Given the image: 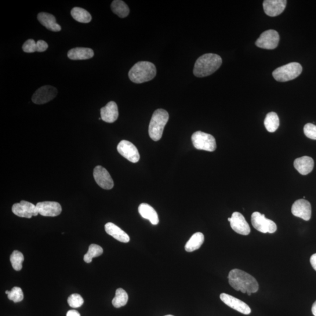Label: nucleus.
<instances>
[{"mask_svg": "<svg viewBox=\"0 0 316 316\" xmlns=\"http://www.w3.org/2000/svg\"><path fill=\"white\" fill-rule=\"evenodd\" d=\"M264 125L268 132H276L279 126V118L277 114L274 112H269L265 117Z\"/></svg>", "mask_w": 316, "mask_h": 316, "instance_id": "27", "label": "nucleus"}, {"mask_svg": "<svg viewBox=\"0 0 316 316\" xmlns=\"http://www.w3.org/2000/svg\"><path fill=\"white\" fill-rule=\"evenodd\" d=\"M93 176L100 187L105 190L111 189L114 187V181L107 170L101 166H97L94 169Z\"/></svg>", "mask_w": 316, "mask_h": 316, "instance_id": "13", "label": "nucleus"}, {"mask_svg": "<svg viewBox=\"0 0 316 316\" xmlns=\"http://www.w3.org/2000/svg\"><path fill=\"white\" fill-rule=\"evenodd\" d=\"M222 64V59L217 54L206 53L199 57L195 64L194 74L204 78L214 74Z\"/></svg>", "mask_w": 316, "mask_h": 316, "instance_id": "2", "label": "nucleus"}, {"mask_svg": "<svg viewBox=\"0 0 316 316\" xmlns=\"http://www.w3.org/2000/svg\"><path fill=\"white\" fill-rule=\"evenodd\" d=\"M139 212L142 217L150 221L152 224L157 225L159 223L158 213L150 205L142 203L139 206Z\"/></svg>", "mask_w": 316, "mask_h": 316, "instance_id": "22", "label": "nucleus"}, {"mask_svg": "<svg viewBox=\"0 0 316 316\" xmlns=\"http://www.w3.org/2000/svg\"><path fill=\"white\" fill-rule=\"evenodd\" d=\"M105 230L108 235L112 236L118 241L127 243L130 241L129 235L114 223H108L105 224Z\"/></svg>", "mask_w": 316, "mask_h": 316, "instance_id": "20", "label": "nucleus"}, {"mask_svg": "<svg viewBox=\"0 0 316 316\" xmlns=\"http://www.w3.org/2000/svg\"><path fill=\"white\" fill-rule=\"evenodd\" d=\"M192 143L197 150L213 152L216 149V142L210 134L197 132L192 136Z\"/></svg>", "mask_w": 316, "mask_h": 316, "instance_id": "6", "label": "nucleus"}, {"mask_svg": "<svg viewBox=\"0 0 316 316\" xmlns=\"http://www.w3.org/2000/svg\"><path fill=\"white\" fill-rule=\"evenodd\" d=\"M286 4V0H265L263 3L264 12L268 16L277 17L285 10Z\"/></svg>", "mask_w": 316, "mask_h": 316, "instance_id": "17", "label": "nucleus"}, {"mask_svg": "<svg viewBox=\"0 0 316 316\" xmlns=\"http://www.w3.org/2000/svg\"><path fill=\"white\" fill-rule=\"evenodd\" d=\"M111 8L116 15L119 18H125L129 15L130 9L127 4L121 0H115L112 2Z\"/></svg>", "mask_w": 316, "mask_h": 316, "instance_id": "25", "label": "nucleus"}, {"mask_svg": "<svg viewBox=\"0 0 316 316\" xmlns=\"http://www.w3.org/2000/svg\"><path fill=\"white\" fill-rule=\"evenodd\" d=\"M165 316H174V315L169 314V315H165Z\"/></svg>", "mask_w": 316, "mask_h": 316, "instance_id": "39", "label": "nucleus"}, {"mask_svg": "<svg viewBox=\"0 0 316 316\" xmlns=\"http://www.w3.org/2000/svg\"><path fill=\"white\" fill-rule=\"evenodd\" d=\"M38 213L45 217H56L61 212V207L55 202H43L36 204Z\"/></svg>", "mask_w": 316, "mask_h": 316, "instance_id": "16", "label": "nucleus"}, {"mask_svg": "<svg viewBox=\"0 0 316 316\" xmlns=\"http://www.w3.org/2000/svg\"><path fill=\"white\" fill-rule=\"evenodd\" d=\"M23 51L26 53H34L37 52V45L34 39L27 40L23 46Z\"/></svg>", "mask_w": 316, "mask_h": 316, "instance_id": "34", "label": "nucleus"}, {"mask_svg": "<svg viewBox=\"0 0 316 316\" xmlns=\"http://www.w3.org/2000/svg\"><path fill=\"white\" fill-rule=\"evenodd\" d=\"M280 36L277 31L270 30L265 31L257 40L256 45L260 48L274 49L278 46Z\"/></svg>", "mask_w": 316, "mask_h": 316, "instance_id": "8", "label": "nucleus"}, {"mask_svg": "<svg viewBox=\"0 0 316 316\" xmlns=\"http://www.w3.org/2000/svg\"><path fill=\"white\" fill-rule=\"evenodd\" d=\"M251 223L257 231L262 233H274L277 230V224L274 221L267 219L265 214L254 212L251 216Z\"/></svg>", "mask_w": 316, "mask_h": 316, "instance_id": "7", "label": "nucleus"}, {"mask_svg": "<svg viewBox=\"0 0 316 316\" xmlns=\"http://www.w3.org/2000/svg\"><path fill=\"white\" fill-rule=\"evenodd\" d=\"M220 297L223 303L232 308V309L239 312V313L249 314L251 312V310H250L248 304L234 296L223 293L221 294Z\"/></svg>", "mask_w": 316, "mask_h": 316, "instance_id": "14", "label": "nucleus"}, {"mask_svg": "<svg viewBox=\"0 0 316 316\" xmlns=\"http://www.w3.org/2000/svg\"><path fill=\"white\" fill-rule=\"evenodd\" d=\"M310 261L312 267L316 271V253L311 256Z\"/></svg>", "mask_w": 316, "mask_h": 316, "instance_id": "36", "label": "nucleus"}, {"mask_svg": "<svg viewBox=\"0 0 316 316\" xmlns=\"http://www.w3.org/2000/svg\"><path fill=\"white\" fill-rule=\"evenodd\" d=\"M71 15L76 21L81 23H89L92 20L91 14L81 7H74L71 11Z\"/></svg>", "mask_w": 316, "mask_h": 316, "instance_id": "26", "label": "nucleus"}, {"mask_svg": "<svg viewBox=\"0 0 316 316\" xmlns=\"http://www.w3.org/2000/svg\"><path fill=\"white\" fill-rule=\"evenodd\" d=\"M101 118L103 121L108 123L115 122L118 119L119 113L117 104L114 101H110L100 110Z\"/></svg>", "mask_w": 316, "mask_h": 316, "instance_id": "18", "label": "nucleus"}, {"mask_svg": "<svg viewBox=\"0 0 316 316\" xmlns=\"http://www.w3.org/2000/svg\"><path fill=\"white\" fill-rule=\"evenodd\" d=\"M169 118L168 112L163 109H158L154 112L149 125V135L152 140L158 141L161 140Z\"/></svg>", "mask_w": 316, "mask_h": 316, "instance_id": "4", "label": "nucleus"}, {"mask_svg": "<svg viewBox=\"0 0 316 316\" xmlns=\"http://www.w3.org/2000/svg\"><path fill=\"white\" fill-rule=\"evenodd\" d=\"M129 300L128 294L122 288L116 290L115 296L112 300V304L115 308H119L125 306Z\"/></svg>", "mask_w": 316, "mask_h": 316, "instance_id": "28", "label": "nucleus"}, {"mask_svg": "<svg viewBox=\"0 0 316 316\" xmlns=\"http://www.w3.org/2000/svg\"><path fill=\"white\" fill-rule=\"evenodd\" d=\"M311 311L312 313H313L314 316H316V301L313 304V306H312Z\"/></svg>", "mask_w": 316, "mask_h": 316, "instance_id": "38", "label": "nucleus"}, {"mask_svg": "<svg viewBox=\"0 0 316 316\" xmlns=\"http://www.w3.org/2000/svg\"><path fill=\"white\" fill-rule=\"evenodd\" d=\"M293 216L299 217L305 221L310 220L311 216L310 203L304 199L297 200L292 206Z\"/></svg>", "mask_w": 316, "mask_h": 316, "instance_id": "15", "label": "nucleus"}, {"mask_svg": "<svg viewBox=\"0 0 316 316\" xmlns=\"http://www.w3.org/2000/svg\"><path fill=\"white\" fill-rule=\"evenodd\" d=\"M117 151L131 162L137 163L140 161V155L137 147L131 142L122 140L117 146Z\"/></svg>", "mask_w": 316, "mask_h": 316, "instance_id": "10", "label": "nucleus"}, {"mask_svg": "<svg viewBox=\"0 0 316 316\" xmlns=\"http://www.w3.org/2000/svg\"><path fill=\"white\" fill-rule=\"evenodd\" d=\"M103 249L102 247L97 244H92L89 246V250L83 258L85 262L90 263L92 262L93 258H96L102 255Z\"/></svg>", "mask_w": 316, "mask_h": 316, "instance_id": "29", "label": "nucleus"}, {"mask_svg": "<svg viewBox=\"0 0 316 316\" xmlns=\"http://www.w3.org/2000/svg\"><path fill=\"white\" fill-rule=\"evenodd\" d=\"M68 56L73 60L89 59L94 56V51L88 48H75L68 52Z\"/></svg>", "mask_w": 316, "mask_h": 316, "instance_id": "23", "label": "nucleus"}, {"mask_svg": "<svg viewBox=\"0 0 316 316\" xmlns=\"http://www.w3.org/2000/svg\"><path fill=\"white\" fill-rule=\"evenodd\" d=\"M205 241V236L202 232H196L192 236L186 245H185V250L188 252L194 251L201 248Z\"/></svg>", "mask_w": 316, "mask_h": 316, "instance_id": "24", "label": "nucleus"}, {"mask_svg": "<svg viewBox=\"0 0 316 316\" xmlns=\"http://www.w3.org/2000/svg\"><path fill=\"white\" fill-rule=\"evenodd\" d=\"M12 212L18 217L27 219H31L32 216H36L39 214L36 206L24 201L14 204L12 207Z\"/></svg>", "mask_w": 316, "mask_h": 316, "instance_id": "11", "label": "nucleus"}, {"mask_svg": "<svg viewBox=\"0 0 316 316\" xmlns=\"http://www.w3.org/2000/svg\"><path fill=\"white\" fill-rule=\"evenodd\" d=\"M304 133L308 139L316 140V125L308 123L304 127Z\"/></svg>", "mask_w": 316, "mask_h": 316, "instance_id": "33", "label": "nucleus"}, {"mask_svg": "<svg viewBox=\"0 0 316 316\" xmlns=\"http://www.w3.org/2000/svg\"><path fill=\"white\" fill-rule=\"evenodd\" d=\"M6 293L8 295L9 299L13 301L14 303L20 302L24 299L23 290L19 287H14L10 291L7 290Z\"/></svg>", "mask_w": 316, "mask_h": 316, "instance_id": "31", "label": "nucleus"}, {"mask_svg": "<svg viewBox=\"0 0 316 316\" xmlns=\"http://www.w3.org/2000/svg\"><path fill=\"white\" fill-rule=\"evenodd\" d=\"M314 163L311 157H304L297 158L294 161V166L301 175H307L314 168Z\"/></svg>", "mask_w": 316, "mask_h": 316, "instance_id": "19", "label": "nucleus"}, {"mask_svg": "<svg viewBox=\"0 0 316 316\" xmlns=\"http://www.w3.org/2000/svg\"><path fill=\"white\" fill-rule=\"evenodd\" d=\"M302 70L300 64L292 62L277 68L272 73V76L278 82H286L298 77Z\"/></svg>", "mask_w": 316, "mask_h": 316, "instance_id": "5", "label": "nucleus"}, {"mask_svg": "<svg viewBox=\"0 0 316 316\" xmlns=\"http://www.w3.org/2000/svg\"><path fill=\"white\" fill-rule=\"evenodd\" d=\"M57 93V90L54 87L42 86L36 91L32 96V100L36 104H45L55 98Z\"/></svg>", "mask_w": 316, "mask_h": 316, "instance_id": "9", "label": "nucleus"}, {"mask_svg": "<svg viewBox=\"0 0 316 316\" xmlns=\"http://www.w3.org/2000/svg\"><path fill=\"white\" fill-rule=\"evenodd\" d=\"M36 45H37V52H45L48 48V43L43 40H39L36 42Z\"/></svg>", "mask_w": 316, "mask_h": 316, "instance_id": "35", "label": "nucleus"}, {"mask_svg": "<svg viewBox=\"0 0 316 316\" xmlns=\"http://www.w3.org/2000/svg\"><path fill=\"white\" fill-rule=\"evenodd\" d=\"M38 20L43 26L53 32H59L61 27L56 23V18L52 14L46 13H40L38 15Z\"/></svg>", "mask_w": 316, "mask_h": 316, "instance_id": "21", "label": "nucleus"}, {"mask_svg": "<svg viewBox=\"0 0 316 316\" xmlns=\"http://www.w3.org/2000/svg\"><path fill=\"white\" fill-rule=\"evenodd\" d=\"M157 75V68L150 61H141L131 69L129 78L133 82L141 84L153 79Z\"/></svg>", "mask_w": 316, "mask_h": 316, "instance_id": "3", "label": "nucleus"}, {"mask_svg": "<svg viewBox=\"0 0 316 316\" xmlns=\"http://www.w3.org/2000/svg\"><path fill=\"white\" fill-rule=\"evenodd\" d=\"M228 282L232 288L243 293H254L259 289L256 279L246 272L234 269L228 275Z\"/></svg>", "mask_w": 316, "mask_h": 316, "instance_id": "1", "label": "nucleus"}, {"mask_svg": "<svg viewBox=\"0 0 316 316\" xmlns=\"http://www.w3.org/2000/svg\"><path fill=\"white\" fill-rule=\"evenodd\" d=\"M67 316H81V314L77 310H71L68 311Z\"/></svg>", "mask_w": 316, "mask_h": 316, "instance_id": "37", "label": "nucleus"}, {"mask_svg": "<svg viewBox=\"0 0 316 316\" xmlns=\"http://www.w3.org/2000/svg\"><path fill=\"white\" fill-rule=\"evenodd\" d=\"M24 257L19 250H14L10 257V261L14 270L20 271L23 268Z\"/></svg>", "mask_w": 316, "mask_h": 316, "instance_id": "30", "label": "nucleus"}, {"mask_svg": "<svg viewBox=\"0 0 316 316\" xmlns=\"http://www.w3.org/2000/svg\"><path fill=\"white\" fill-rule=\"evenodd\" d=\"M68 303L72 308H78L82 306L84 300L79 294L74 293L68 297Z\"/></svg>", "mask_w": 316, "mask_h": 316, "instance_id": "32", "label": "nucleus"}, {"mask_svg": "<svg viewBox=\"0 0 316 316\" xmlns=\"http://www.w3.org/2000/svg\"><path fill=\"white\" fill-rule=\"evenodd\" d=\"M228 221L230 223L232 230L237 233L243 235H247L250 233V228L249 224L240 213H232L231 217L228 218Z\"/></svg>", "mask_w": 316, "mask_h": 316, "instance_id": "12", "label": "nucleus"}]
</instances>
